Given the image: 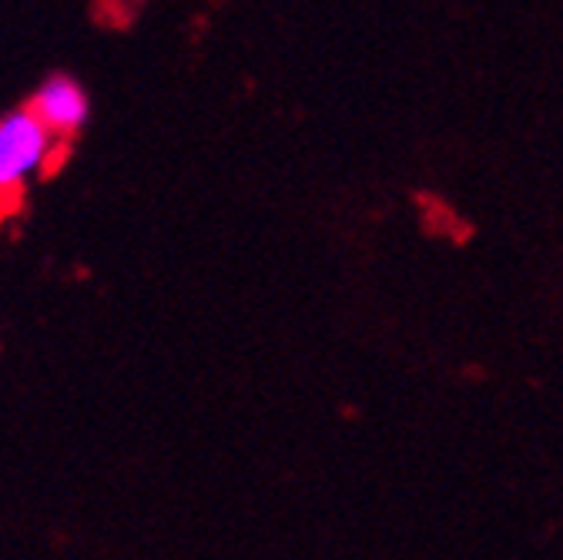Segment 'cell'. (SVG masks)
Segmentation results:
<instances>
[{
	"label": "cell",
	"instance_id": "cell-2",
	"mask_svg": "<svg viewBox=\"0 0 563 560\" xmlns=\"http://www.w3.org/2000/svg\"><path fill=\"white\" fill-rule=\"evenodd\" d=\"M31 108L34 114L60 138V142H67V138H75L85 124H88V114H91V101L85 95V88L67 78V75H54L47 78L34 98H31Z\"/></svg>",
	"mask_w": 563,
	"mask_h": 560
},
{
	"label": "cell",
	"instance_id": "cell-1",
	"mask_svg": "<svg viewBox=\"0 0 563 560\" xmlns=\"http://www.w3.org/2000/svg\"><path fill=\"white\" fill-rule=\"evenodd\" d=\"M60 138L34 114V108H14L0 114V198L18 195L54 162Z\"/></svg>",
	"mask_w": 563,
	"mask_h": 560
}]
</instances>
